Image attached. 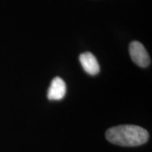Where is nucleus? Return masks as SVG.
<instances>
[{
	"mask_svg": "<svg viewBox=\"0 0 152 152\" xmlns=\"http://www.w3.org/2000/svg\"><path fill=\"white\" fill-rule=\"evenodd\" d=\"M129 54L132 61L141 68L148 67L151 64V58L146 49L140 42H132L129 45Z\"/></svg>",
	"mask_w": 152,
	"mask_h": 152,
	"instance_id": "f03ea898",
	"label": "nucleus"
},
{
	"mask_svg": "<svg viewBox=\"0 0 152 152\" xmlns=\"http://www.w3.org/2000/svg\"><path fill=\"white\" fill-rule=\"evenodd\" d=\"M80 62L82 68L88 75H96L100 72L97 59L91 53H84L80 55Z\"/></svg>",
	"mask_w": 152,
	"mask_h": 152,
	"instance_id": "20e7f679",
	"label": "nucleus"
},
{
	"mask_svg": "<svg viewBox=\"0 0 152 152\" xmlns=\"http://www.w3.org/2000/svg\"><path fill=\"white\" fill-rule=\"evenodd\" d=\"M66 84L59 77L54 78L50 85L48 91V98L50 101H60L66 94Z\"/></svg>",
	"mask_w": 152,
	"mask_h": 152,
	"instance_id": "7ed1b4c3",
	"label": "nucleus"
},
{
	"mask_svg": "<svg viewBox=\"0 0 152 152\" xmlns=\"http://www.w3.org/2000/svg\"><path fill=\"white\" fill-rule=\"evenodd\" d=\"M106 138L110 143L121 146H139L149 140V133L140 126L119 125L109 129Z\"/></svg>",
	"mask_w": 152,
	"mask_h": 152,
	"instance_id": "f257e3e1",
	"label": "nucleus"
}]
</instances>
